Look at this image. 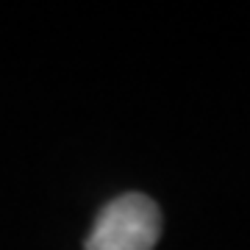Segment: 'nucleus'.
<instances>
[{
  "mask_svg": "<svg viewBox=\"0 0 250 250\" xmlns=\"http://www.w3.org/2000/svg\"><path fill=\"white\" fill-rule=\"evenodd\" d=\"M161 233L159 208L145 195H123L100 211L86 250H153Z\"/></svg>",
  "mask_w": 250,
  "mask_h": 250,
  "instance_id": "nucleus-1",
  "label": "nucleus"
}]
</instances>
